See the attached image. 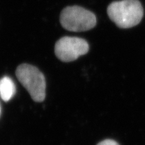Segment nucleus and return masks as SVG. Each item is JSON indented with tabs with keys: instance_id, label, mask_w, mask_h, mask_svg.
Instances as JSON below:
<instances>
[{
	"instance_id": "obj_1",
	"label": "nucleus",
	"mask_w": 145,
	"mask_h": 145,
	"mask_svg": "<svg viewBox=\"0 0 145 145\" xmlns=\"http://www.w3.org/2000/svg\"><path fill=\"white\" fill-rule=\"evenodd\" d=\"M107 12L111 20L121 28L137 26L144 15L143 8L138 0L114 1L109 5Z\"/></svg>"
},
{
	"instance_id": "obj_2",
	"label": "nucleus",
	"mask_w": 145,
	"mask_h": 145,
	"mask_svg": "<svg viewBox=\"0 0 145 145\" xmlns=\"http://www.w3.org/2000/svg\"><path fill=\"white\" fill-rule=\"evenodd\" d=\"M16 74L34 101L41 102L44 100L46 80L44 75L36 67L28 64L20 65L16 69Z\"/></svg>"
},
{
	"instance_id": "obj_3",
	"label": "nucleus",
	"mask_w": 145,
	"mask_h": 145,
	"mask_svg": "<svg viewBox=\"0 0 145 145\" xmlns=\"http://www.w3.org/2000/svg\"><path fill=\"white\" fill-rule=\"evenodd\" d=\"M60 21L63 28L71 32L89 30L97 22L95 14L77 5L65 8L61 12Z\"/></svg>"
},
{
	"instance_id": "obj_4",
	"label": "nucleus",
	"mask_w": 145,
	"mask_h": 145,
	"mask_svg": "<svg viewBox=\"0 0 145 145\" xmlns=\"http://www.w3.org/2000/svg\"><path fill=\"white\" fill-rule=\"evenodd\" d=\"M89 44L86 40L77 37L65 36L55 44L54 52L58 59L63 62H71L89 51Z\"/></svg>"
},
{
	"instance_id": "obj_5",
	"label": "nucleus",
	"mask_w": 145,
	"mask_h": 145,
	"mask_svg": "<svg viewBox=\"0 0 145 145\" xmlns=\"http://www.w3.org/2000/svg\"><path fill=\"white\" fill-rule=\"evenodd\" d=\"M16 93L14 81L9 77H3L0 79V97L5 101H10Z\"/></svg>"
},
{
	"instance_id": "obj_6",
	"label": "nucleus",
	"mask_w": 145,
	"mask_h": 145,
	"mask_svg": "<svg viewBox=\"0 0 145 145\" xmlns=\"http://www.w3.org/2000/svg\"><path fill=\"white\" fill-rule=\"evenodd\" d=\"M97 145H119V144L113 140L107 139V140L101 141L99 144H97Z\"/></svg>"
},
{
	"instance_id": "obj_7",
	"label": "nucleus",
	"mask_w": 145,
	"mask_h": 145,
	"mask_svg": "<svg viewBox=\"0 0 145 145\" xmlns=\"http://www.w3.org/2000/svg\"><path fill=\"white\" fill-rule=\"evenodd\" d=\"M0 111H1V110H0Z\"/></svg>"
}]
</instances>
